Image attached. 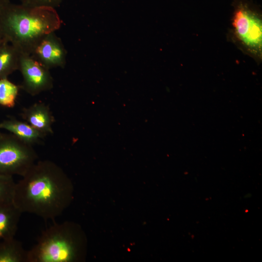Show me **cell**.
<instances>
[{"label": "cell", "instance_id": "cell-1", "mask_svg": "<svg viewBox=\"0 0 262 262\" xmlns=\"http://www.w3.org/2000/svg\"><path fill=\"white\" fill-rule=\"evenodd\" d=\"M73 198L72 183L61 167L51 161L41 160L16 183L13 203L22 213L53 220L62 214Z\"/></svg>", "mask_w": 262, "mask_h": 262}, {"label": "cell", "instance_id": "cell-2", "mask_svg": "<svg viewBox=\"0 0 262 262\" xmlns=\"http://www.w3.org/2000/svg\"><path fill=\"white\" fill-rule=\"evenodd\" d=\"M61 25L56 9L11 2L0 21V30L7 41L22 54L31 55L43 37L55 32Z\"/></svg>", "mask_w": 262, "mask_h": 262}, {"label": "cell", "instance_id": "cell-3", "mask_svg": "<svg viewBox=\"0 0 262 262\" xmlns=\"http://www.w3.org/2000/svg\"><path fill=\"white\" fill-rule=\"evenodd\" d=\"M87 240L73 222L54 223L45 229L27 253V262H77L85 259Z\"/></svg>", "mask_w": 262, "mask_h": 262}, {"label": "cell", "instance_id": "cell-4", "mask_svg": "<svg viewBox=\"0 0 262 262\" xmlns=\"http://www.w3.org/2000/svg\"><path fill=\"white\" fill-rule=\"evenodd\" d=\"M231 18L232 40L257 61L262 57V16L260 9L248 0H235Z\"/></svg>", "mask_w": 262, "mask_h": 262}, {"label": "cell", "instance_id": "cell-5", "mask_svg": "<svg viewBox=\"0 0 262 262\" xmlns=\"http://www.w3.org/2000/svg\"><path fill=\"white\" fill-rule=\"evenodd\" d=\"M37 158L32 146L14 134L3 133L0 137V174L22 177Z\"/></svg>", "mask_w": 262, "mask_h": 262}, {"label": "cell", "instance_id": "cell-6", "mask_svg": "<svg viewBox=\"0 0 262 262\" xmlns=\"http://www.w3.org/2000/svg\"><path fill=\"white\" fill-rule=\"evenodd\" d=\"M18 70L23 77L20 87L31 96H34L53 88V80L49 69L31 55L22 54Z\"/></svg>", "mask_w": 262, "mask_h": 262}, {"label": "cell", "instance_id": "cell-7", "mask_svg": "<svg viewBox=\"0 0 262 262\" xmlns=\"http://www.w3.org/2000/svg\"><path fill=\"white\" fill-rule=\"evenodd\" d=\"M31 55L49 70L64 67L66 63V49L55 32L43 37L34 47Z\"/></svg>", "mask_w": 262, "mask_h": 262}, {"label": "cell", "instance_id": "cell-8", "mask_svg": "<svg viewBox=\"0 0 262 262\" xmlns=\"http://www.w3.org/2000/svg\"><path fill=\"white\" fill-rule=\"evenodd\" d=\"M24 121L46 136L52 134L55 118L49 106L36 102L23 108L20 114Z\"/></svg>", "mask_w": 262, "mask_h": 262}, {"label": "cell", "instance_id": "cell-9", "mask_svg": "<svg viewBox=\"0 0 262 262\" xmlns=\"http://www.w3.org/2000/svg\"><path fill=\"white\" fill-rule=\"evenodd\" d=\"M0 128L8 131L26 144H41L46 136L25 121L9 117L0 122Z\"/></svg>", "mask_w": 262, "mask_h": 262}, {"label": "cell", "instance_id": "cell-10", "mask_svg": "<svg viewBox=\"0 0 262 262\" xmlns=\"http://www.w3.org/2000/svg\"><path fill=\"white\" fill-rule=\"evenodd\" d=\"M22 213L13 202L0 203V241L15 237Z\"/></svg>", "mask_w": 262, "mask_h": 262}, {"label": "cell", "instance_id": "cell-11", "mask_svg": "<svg viewBox=\"0 0 262 262\" xmlns=\"http://www.w3.org/2000/svg\"><path fill=\"white\" fill-rule=\"evenodd\" d=\"M22 53L9 42L0 49V79L19 69Z\"/></svg>", "mask_w": 262, "mask_h": 262}, {"label": "cell", "instance_id": "cell-12", "mask_svg": "<svg viewBox=\"0 0 262 262\" xmlns=\"http://www.w3.org/2000/svg\"><path fill=\"white\" fill-rule=\"evenodd\" d=\"M27 253L15 237L0 241V262H27Z\"/></svg>", "mask_w": 262, "mask_h": 262}, {"label": "cell", "instance_id": "cell-13", "mask_svg": "<svg viewBox=\"0 0 262 262\" xmlns=\"http://www.w3.org/2000/svg\"><path fill=\"white\" fill-rule=\"evenodd\" d=\"M19 87L7 78L0 79V105L9 108L14 107Z\"/></svg>", "mask_w": 262, "mask_h": 262}, {"label": "cell", "instance_id": "cell-14", "mask_svg": "<svg viewBox=\"0 0 262 262\" xmlns=\"http://www.w3.org/2000/svg\"><path fill=\"white\" fill-rule=\"evenodd\" d=\"M16 183L12 176L0 174V203L13 202Z\"/></svg>", "mask_w": 262, "mask_h": 262}, {"label": "cell", "instance_id": "cell-15", "mask_svg": "<svg viewBox=\"0 0 262 262\" xmlns=\"http://www.w3.org/2000/svg\"><path fill=\"white\" fill-rule=\"evenodd\" d=\"M21 4L31 7H49L56 9L63 0H19Z\"/></svg>", "mask_w": 262, "mask_h": 262}, {"label": "cell", "instance_id": "cell-16", "mask_svg": "<svg viewBox=\"0 0 262 262\" xmlns=\"http://www.w3.org/2000/svg\"><path fill=\"white\" fill-rule=\"evenodd\" d=\"M10 3L9 0H0V21Z\"/></svg>", "mask_w": 262, "mask_h": 262}, {"label": "cell", "instance_id": "cell-17", "mask_svg": "<svg viewBox=\"0 0 262 262\" xmlns=\"http://www.w3.org/2000/svg\"><path fill=\"white\" fill-rule=\"evenodd\" d=\"M8 42L1 33L0 30V49L5 44L8 43Z\"/></svg>", "mask_w": 262, "mask_h": 262}, {"label": "cell", "instance_id": "cell-18", "mask_svg": "<svg viewBox=\"0 0 262 262\" xmlns=\"http://www.w3.org/2000/svg\"><path fill=\"white\" fill-rule=\"evenodd\" d=\"M0 130L1 129L0 128V137L2 136L3 133H2L1 131H0Z\"/></svg>", "mask_w": 262, "mask_h": 262}]
</instances>
